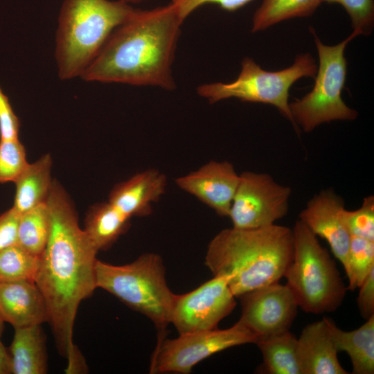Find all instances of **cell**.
Listing matches in <instances>:
<instances>
[{"label": "cell", "instance_id": "cell-1", "mask_svg": "<svg viewBox=\"0 0 374 374\" xmlns=\"http://www.w3.org/2000/svg\"><path fill=\"white\" fill-rule=\"evenodd\" d=\"M51 231L40 256L35 283L42 292L59 353L69 368L83 360L73 341V326L81 302L97 288V249L78 224L75 209L64 188L53 181L46 200Z\"/></svg>", "mask_w": 374, "mask_h": 374}, {"label": "cell", "instance_id": "cell-2", "mask_svg": "<svg viewBox=\"0 0 374 374\" xmlns=\"http://www.w3.org/2000/svg\"><path fill=\"white\" fill-rule=\"evenodd\" d=\"M183 22L171 3L134 9L112 33L81 77L86 81L175 89L172 64Z\"/></svg>", "mask_w": 374, "mask_h": 374}, {"label": "cell", "instance_id": "cell-3", "mask_svg": "<svg viewBox=\"0 0 374 374\" xmlns=\"http://www.w3.org/2000/svg\"><path fill=\"white\" fill-rule=\"evenodd\" d=\"M293 256L292 229L276 224L250 229L234 227L217 233L208 244L205 265L224 277L236 298L279 282Z\"/></svg>", "mask_w": 374, "mask_h": 374}, {"label": "cell", "instance_id": "cell-4", "mask_svg": "<svg viewBox=\"0 0 374 374\" xmlns=\"http://www.w3.org/2000/svg\"><path fill=\"white\" fill-rule=\"evenodd\" d=\"M134 10L120 0H64L56 35L59 77L81 76L112 33Z\"/></svg>", "mask_w": 374, "mask_h": 374}, {"label": "cell", "instance_id": "cell-5", "mask_svg": "<svg viewBox=\"0 0 374 374\" xmlns=\"http://www.w3.org/2000/svg\"><path fill=\"white\" fill-rule=\"evenodd\" d=\"M292 234V259L283 277L298 306L312 314L335 311L347 290L335 262L317 236L299 220Z\"/></svg>", "mask_w": 374, "mask_h": 374}, {"label": "cell", "instance_id": "cell-6", "mask_svg": "<svg viewBox=\"0 0 374 374\" xmlns=\"http://www.w3.org/2000/svg\"><path fill=\"white\" fill-rule=\"evenodd\" d=\"M97 288L109 292L131 309L149 318L159 330H165L176 294L169 288L161 257L141 255L133 262L115 265L97 260Z\"/></svg>", "mask_w": 374, "mask_h": 374}, {"label": "cell", "instance_id": "cell-7", "mask_svg": "<svg viewBox=\"0 0 374 374\" xmlns=\"http://www.w3.org/2000/svg\"><path fill=\"white\" fill-rule=\"evenodd\" d=\"M319 55L315 82L310 92L290 103L296 131L299 127L310 132L319 125L334 121H353L358 113L342 100L347 62L344 52L347 44L359 35L356 31L334 46L323 44L310 28Z\"/></svg>", "mask_w": 374, "mask_h": 374}, {"label": "cell", "instance_id": "cell-8", "mask_svg": "<svg viewBox=\"0 0 374 374\" xmlns=\"http://www.w3.org/2000/svg\"><path fill=\"white\" fill-rule=\"evenodd\" d=\"M317 71L315 60L308 53L298 55L290 67L278 71H265L251 57H244L236 80L229 83L203 84L197 87V92L211 104L235 98L273 105L296 130L288 102L290 89L302 78H314Z\"/></svg>", "mask_w": 374, "mask_h": 374}, {"label": "cell", "instance_id": "cell-9", "mask_svg": "<svg viewBox=\"0 0 374 374\" xmlns=\"http://www.w3.org/2000/svg\"><path fill=\"white\" fill-rule=\"evenodd\" d=\"M258 337L239 320L226 329L179 334L175 339L160 338L151 359V373L187 374L206 358L229 348L256 344Z\"/></svg>", "mask_w": 374, "mask_h": 374}, {"label": "cell", "instance_id": "cell-10", "mask_svg": "<svg viewBox=\"0 0 374 374\" xmlns=\"http://www.w3.org/2000/svg\"><path fill=\"white\" fill-rule=\"evenodd\" d=\"M291 194L289 186L267 173L242 172L228 216L232 227L250 229L275 224L287 215Z\"/></svg>", "mask_w": 374, "mask_h": 374}, {"label": "cell", "instance_id": "cell-11", "mask_svg": "<svg viewBox=\"0 0 374 374\" xmlns=\"http://www.w3.org/2000/svg\"><path fill=\"white\" fill-rule=\"evenodd\" d=\"M235 298L227 280L213 276L196 289L175 295L170 323L179 334L216 328L234 310Z\"/></svg>", "mask_w": 374, "mask_h": 374}, {"label": "cell", "instance_id": "cell-12", "mask_svg": "<svg viewBox=\"0 0 374 374\" xmlns=\"http://www.w3.org/2000/svg\"><path fill=\"white\" fill-rule=\"evenodd\" d=\"M239 298V321L258 339L290 330L299 308L287 285L278 282L247 292Z\"/></svg>", "mask_w": 374, "mask_h": 374}, {"label": "cell", "instance_id": "cell-13", "mask_svg": "<svg viewBox=\"0 0 374 374\" xmlns=\"http://www.w3.org/2000/svg\"><path fill=\"white\" fill-rule=\"evenodd\" d=\"M345 209L343 198L328 188L314 195L299 215L314 234L326 240L344 269L351 239L344 220Z\"/></svg>", "mask_w": 374, "mask_h": 374}, {"label": "cell", "instance_id": "cell-14", "mask_svg": "<svg viewBox=\"0 0 374 374\" xmlns=\"http://www.w3.org/2000/svg\"><path fill=\"white\" fill-rule=\"evenodd\" d=\"M239 179L240 175L231 163L211 161L199 169L177 178L175 184L218 215L228 217Z\"/></svg>", "mask_w": 374, "mask_h": 374}, {"label": "cell", "instance_id": "cell-15", "mask_svg": "<svg viewBox=\"0 0 374 374\" xmlns=\"http://www.w3.org/2000/svg\"><path fill=\"white\" fill-rule=\"evenodd\" d=\"M167 177L156 169H148L114 186L108 202L130 219L150 215L152 205L165 194Z\"/></svg>", "mask_w": 374, "mask_h": 374}, {"label": "cell", "instance_id": "cell-16", "mask_svg": "<svg viewBox=\"0 0 374 374\" xmlns=\"http://www.w3.org/2000/svg\"><path fill=\"white\" fill-rule=\"evenodd\" d=\"M0 317L14 328L48 322L44 296L34 281L0 283Z\"/></svg>", "mask_w": 374, "mask_h": 374}, {"label": "cell", "instance_id": "cell-17", "mask_svg": "<svg viewBox=\"0 0 374 374\" xmlns=\"http://www.w3.org/2000/svg\"><path fill=\"white\" fill-rule=\"evenodd\" d=\"M301 374H347L323 317L306 326L297 338Z\"/></svg>", "mask_w": 374, "mask_h": 374}, {"label": "cell", "instance_id": "cell-18", "mask_svg": "<svg viewBox=\"0 0 374 374\" xmlns=\"http://www.w3.org/2000/svg\"><path fill=\"white\" fill-rule=\"evenodd\" d=\"M42 325L14 328L8 349L11 374H45L48 372L46 337Z\"/></svg>", "mask_w": 374, "mask_h": 374}, {"label": "cell", "instance_id": "cell-19", "mask_svg": "<svg viewBox=\"0 0 374 374\" xmlns=\"http://www.w3.org/2000/svg\"><path fill=\"white\" fill-rule=\"evenodd\" d=\"M329 331L337 350L349 356L354 374L374 373V315L358 328L346 331L327 317Z\"/></svg>", "mask_w": 374, "mask_h": 374}, {"label": "cell", "instance_id": "cell-20", "mask_svg": "<svg viewBox=\"0 0 374 374\" xmlns=\"http://www.w3.org/2000/svg\"><path fill=\"white\" fill-rule=\"evenodd\" d=\"M52 158L45 154L28 163L17 180L12 208L19 214L46 203L53 184L51 172Z\"/></svg>", "mask_w": 374, "mask_h": 374}, {"label": "cell", "instance_id": "cell-21", "mask_svg": "<svg viewBox=\"0 0 374 374\" xmlns=\"http://www.w3.org/2000/svg\"><path fill=\"white\" fill-rule=\"evenodd\" d=\"M130 220L109 202L98 203L88 210L83 230L98 251L106 250L127 231Z\"/></svg>", "mask_w": 374, "mask_h": 374}, {"label": "cell", "instance_id": "cell-22", "mask_svg": "<svg viewBox=\"0 0 374 374\" xmlns=\"http://www.w3.org/2000/svg\"><path fill=\"white\" fill-rule=\"evenodd\" d=\"M256 344L263 364L270 374H301L297 353V338L290 330L259 339Z\"/></svg>", "mask_w": 374, "mask_h": 374}, {"label": "cell", "instance_id": "cell-23", "mask_svg": "<svg viewBox=\"0 0 374 374\" xmlns=\"http://www.w3.org/2000/svg\"><path fill=\"white\" fill-rule=\"evenodd\" d=\"M322 2V0H262L253 14L251 31H262L292 18L309 17Z\"/></svg>", "mask_w": 374, "mask_h": 374}, {"label": "cell", "instance_id": "cell-24", "mask_svg": "<svg viewBox=\"0 0 374 374\" xmlns=\"http://www.w3.org/2000/svg\"><path fill=\"white\" fill-rule=\"evenodd\" d=\"M51 231V215L46 203L20 215L17 244L27 251L41 256L47 244Z\"/></svg>", "mask_w": 374, "mask_h": 374}, {"label": "cell", "instance_id": "cell-25", "mask_svg": "<svg viewBox=\"0 0 374 374\" xmlns=\"http://www.w3.org/2000/svg\"><path fill=\"white\" fill-rule=\"evenodd\" d=\"M40 256L16 244L0 251V283L35 280Z\"/></svg>", "mask_w": 374, "mask_h": 374}, {"label": "cell", "instance_id": "cell-26", "mask_svg": "<svg viewBox=\"0 0 374 374\" xmlns=\"http://www.w3.org/2000/svg\"><path fill=\"white\" fill-rule=\"evenodd\" d=\"M374 269V241L351 236L345 272L348 279L347 290H354Z\"/></svg>", "mask_w": 374, "mask_h": 374}, {"label": "cell", "instance_id": "cell-27", "mask_svg": "<svg viewBox=\"0 0 374 374\" xmlns=\"http://www.w3.org/2000/svg\"><path fill=\"white\" fill-rule=\"evenodd\" d=\"M28 164L25 148L19 139L0 140V184L15 182Z\"/></svg>", "mask_w": 374, "mask_h": 374}, {"label": "cell", "instance_id": "cell-28", "mask_svg": "<svg viewBox=\"0 0 374 374\" xmlns=\"http://www.w3.org/2000/svg\"><path fill=\"white\" fill-rule=\"evenodd\" d=\"M344 220L351 236H357L374 241V197L364 198L361 206L353 211L346 208Z\"/></svg>", "mask_w": 374, "mask_h": 374}, {"label": "cell", "instance_id": "cell-29", "mask_svg": "<svg viewBox=\"0 0 374 374\" xmlns=\"http://www.w3.org/2000/svg\"><path fill=\"white\" fill-rule=\"evenodd\" d=\"M328 3L341 5L351 19L354 31L359 35H369L374 26L373 0H322Z\"/></svg>", "mask_w": 374, "mask_h": 374}, {"label": "cell", "instance_id": "cell-30", "mask_svg": "<svg viewBox=\"0 0 374 374\" xmlns=\"http://www.w3.org/2000/svg\"><path fill=\"white\" fill-rule=\"evenodd\" d=\"M253 0H171V3L177 9L180 17L184 21L194 10L202 5L213 3L222 9L235 11Z\"/></svg>", "mask_w": 374, "mask_h": 374}, {"label": "cell", "instance_id": "cell-31", "mask_svg": "<svg viewBox=\"0 0 374 374\" xmlns=\"http://www.w3.org/2000/svg\"><path fill=\"white\" fill-rule=\"evenodd\" d=\"M19 127V120L0 87V140L18 139Z\"/></svg>", "mask_w": 374, "mask_h": 374}, {"label": "cell", "instance_id": "cell-32", "mask_svg": "<svg viewBox=\"0 0 374 374\" xmlns=\"http://www.w3.org/2000/svg\"><path fill=\"white\" fill-rule=\"evenodd\" d=\"M19 217L12 207L0 215V251L17 244Z\"/></svg>", "mask_w": 374, "mask_h": 374}, {"label": "cell", "instance_id": "cell-33", "mask_svg": "<svg viewBox=\"0 0 374 374\" xmlns=\"http://www.w3.org/2000/svg\"><path fill=\"white\" fill-rule=\"evenodd\" d=\"M359 288L357 305L362 316L367 319L374 315V269L370 272Z\"/></svg>", "mask_w": 374, "mask_h": 374}, {"label": "cell", "instance_id": "cell-34", "mask_svg": "<svg viewBox=\"0 0 374 374\" xmlns=\"http://www.w3.org/2000/svg\"><path fill=\"white\" fill-rule=\"evenodd\" d=\"M0 374H11L8 349L0 339Z\"/></svg>", "mask_w": 374, "mask_h": 374}, {"label": "cell", "instance_id": "cell-35", "mask_svg": "<svg viewBox=\"0 0 374 374\" xmlns=\"http://www.w3.org/2000/svg\"><path fill=\"white\" fill-rule=\"evenodd\" d=\"M128 4L130 3H139L148 0H120Z\"/></svg>", "mask_w": 374, "mask_h": 374}, {"label": "cell", "instance_id": "cell-36", "mask_svg": "<svg viewBox=\"0 0 374 374\" xmlns=\"http://www.w3.org/2000/svg\"><path fill=\"white\" fill-rule=\"evenodd\" d=\"M4 330V321L0 317V337L2 335Z\"/></svg>", "mask_w": 374, "mask_h": 374}]
</instances>
